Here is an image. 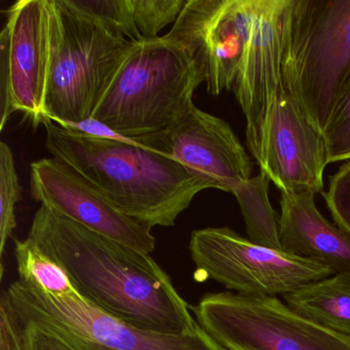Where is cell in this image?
<instances>
[{"mask_svg": "<svg viewBox=\"0 0 350 350\" xmlns=\"http://www.w3.org/2000/svg\"><path fill=\"white\" fill-rule=\"evenodd\" d=\"M151 148L175 157L208 188L232 193L252 178L253 165L230 126L196 105Z\"/></svg>", "mask_w": 350, "mask_h": 350, "instance_id": "obj_14", "label": "cell"}, {"mask_svg": "<svg viewBox=\"0 0 350 350\" xmlns=\"http://www.w3.org/2000/svg\"><path fill=\"white\" fill-rule=\"evenodd\" d=\"M327 163L350 161V77L323 131Z\"/></svg>", "mask_w": 350, "mask_h": 350, "instance_id": "obj_22", "label": "cell"}, {"mask_svg": "<svg viewBox=\"0 0 350 350\" xmlns=\"http://www.w3.org/2000/svg\"><path fill=\"white\" fill-rule=\"evenodd\" d=\"M269 181L261 173L243 182L232 194L241 206L250 241L264 247L282 250L276 213L268 198Z\"/></svg>", "mask_w": 350, "mask_h": 350, "instance_id": "obj_17", "label": "cell"}, {"mask_svg": "<svg viewBox=\"0 0 350 350\" xmlns=\"http://www.w3.org/2000/svg\"><path fill=\"white\" fill-rule=\"evenodd\" d=\"M14 256L20 282L33 284L53 296H81L67 272L29 237L14 239Z\"/></svg>", "mask_w": 350, "mask_h": 350, "instance_id": "obj_18", "label": "cell"}, {"mask_svg": "<svg viewBox=\"0 0 350 350\" xmlns=\"http://www.w3.org/2000/svg\"><path fill=\"white\" fill-rule=\"evenodd\" d=\"M288 52L301 102L323 133L350 77V0H293Z\"/></svg>", "mask_w": 350, "mask_h": 350, "instance_id": "obj_6", "label": "cell"}, {"mask_svg": "<svg viewBox=\"0 0 350 350\" xmlns=\"http://www.w3.org/2000/svg\"><path fill=\"white\" fill-rule=\"evenodd\" d=\"M293 0H254L251 31L233 93L247 120L245 138L260 165L268 116L282 79Z\"/></svg>", "mask_w": 350, "mask_h": 350, "instance_id": "obj_12", "label": "cell"}, {"mask_svg": "<svg viewBox=\"0 0 350 350\" xmlns=\"http://www.w3.org/2000/svg\"><path fill=\"white\" fill-rule=\"evenodd\" d=\"M46 145L118 212L152 228L176 224L208 184L175 157L126 138L88 136L49 118Z\"/></svg>", "mask_w": 350, "mask_h": 350, "instance_id": "obj_2", "label": "cell"}, {"mask_svg": "<svg viewBox=\"0 0 350 350\" xmlns=\"http://www.w3.org/2000/svg\"><path fill=\"white\" fill-rule=\"evenodd\" d=\"M204 75L189 53L165 36L132 42L92 118L150 147L193 107Z\"/></svg>", "mask_w": 350, "mask_h": 350, "instance_id": "obj_3", "label": "cell"}, {"mask_svg": "<svg viewBox=\"0 0 350 350\" xmlns=\"http://www.w3.org/2000/svg\"><path fill=\"white\" fill-rule=\"evenodd\" d=\"M21 200V186L11 147L0 143V253L17 227L16 206Z\"/></svg>", "mask_w": 350, "mask_h": 350, "instance_id": "obj_20", "label": "cell"}, {"mask_svg": "<svg viewBox=\"0 0 350 350\" xmlns=\"http://www.w3.org/2000/svg\"><path fill=\"white\" fill-rule=\"evenodd\" d=\"M77 13L101 23L109 31L131 42L143 40L134 19L130 0H65Z\"/></svg>", "mask_w": 350, "mask_h": 350, "instance_id": "obj_19", "label": "cell"}, {"mask_svg": "<svg viewBox=\"0 0 350 350\" xmlns=\"http://www.w3.org/2000/svg\"><path fill=\"white\" fill-rule=\"evenodd\" d=\"M280 210L282 251L323 264L333 274L350 273V234L319 213L314 194L282 193Z\"/></svg>", "mask_w": 350, "mask_h": 350, "instance_id": "obj_15", "label": "cell"}, {"mask_svg": "<svg viewBox=\"0 0 350 350\" xmlns=\"http://www.w3.org/2000/svg\"><path fill=\"white\" fill-rule=\"evenodd\" d=\"M0 304L24 327L52 336L71 350H227L200 327L185 334L140 329L81 296H53L20 280L3 291Z\"/></svg>", "mask_w": 350, "mask_h": 350, "instance_id": "obj_4", "label": "cell"}, {"mask_svg": "<svg viewBox=\"0 0 350 350\" xmlns=\"http://www.w3.org/2000/svg\"><path fill=\"white\" fill-rule=\"evenodd\" d=\"M0 350H33L27 329L7 309H0Z\"/></svg>", "mask_w": 350, "mask_h": 350, "instance_id": "obj_24", "label": "cell"}, {"mask_svg": "<svg viewBox=\"0 0 350 350\" xmlns=\"http://www.w3.org/2000/svg\"><path fill=\"white\" fill-rule=\"evenodd\" d=\"M30 191L42 206L122 245L146 254L157 247L151 228L118 212L60 159L31 163Z\"/></svg>", "mask_w": 350, "mask_h": 350, "instance_id": "obj_13", "label": "cell"}, {"mask_svg": "<svg viewBox=\"0 0 350 350\" xmlns=\"http://www.w3.org/2000/svg\"><path fill=\"white\" fill-rule=\"evenodd\" d=\"M28 237L68 274L81 298L140 329L185 334L200 327L190 305L150 254L104 237L44 206Z\"/></svg>", "mask_w": 350, "mask_h": 350, "instance_id": "obj_1", "label": "cell"}, {"mask_svg": "<svg viewBox=\"0 0 350 350\" xmlns=\"http://www.w3.org/2000/svg\"><path fill=\"white\" fill-rule=\"evenodd\" d=\"M188 0H130L133 19L143 40L159 38L170 24L176 23Z\"/></svg>", "mask_w": 350, "mask_h": 350, "instance_id": "obj_21", "label": "cell"}, {"mask_svg": "<svg viewBox=\"0 0 350 350\" xmlns=\"http://www.w3.org/2000/svg\"><path fill=\"white\" fill-rule=\"evenodd\" d=\"M56 25L46 118L79 124L93 116L132 42L55 0Z\"/></svg>", "mask_w": 350, "mask_h": 350, "instance_id": "obj_5", "label": "cell"}, {"mask_svg": "<svg viewBox=\"0 0 350 350\" xmlns=\"http://www.w3.org/2000/svg\"><path fill=\"white\" fill-rule=\"evenodd\" d=\"M284 298L292 310L305 319L350 336V273L310 282Z\"/></svg>", "mask_w": 350, "mask_h": 350, "instance_id": "obj_16", "label": "cell"}, {"mask_svg": "<svg viewBox=\"0 0 350 350\" xmlns=\"http://www.w3.org/2000/svg\"><path fill=\"white\" fill-rule=\"evenodd\" d=\"M190 310L227 350H350V336L305 319L276 297L211 293Z\"/></svg>", "mask_w": 350, "mask_h": 350, "instance_id": "obj_7", "label": "cell"}, {"mask_svg": "<svg viewBox=\"0 0 350 350\" xmlns=\"http://www.w3.org/2000/svg\"><path fill=\"white\" fill-rule=\"evenodd\" d=\"M5 13L7 21L0 33V130L18 111L36 128L46 118L55 0H20Z\"/></svg>", "mask_w": 350, "mask_h": 350, "instance_id": "obj_9", "label": "cell"}, {"mask_svg": "<svg viewBox=\"0 0 350 350\" xmlns=\"http://www.w3.org/2000/svg\"><path fill=\"white\" fill-rule=\"evenodd\" d=\"M327 165L323 133L311 122L298 94L288 33L282 83L268 116L260 169L282 193L315 196L323 192Z\"/></svg>", "mask_w": 350, "mask_h": 350, "instance_id": "obj_10", "label": "cell"}, {"mask_svg": "<svg viewBox=\"0 0 350 350\" xmlns=\"http://www.w3.org/2000/svg\"><path fill=\"white\" fill-rule=\"evenodd\" d=\"M323 196L336 225L350 234V161L329 177V189Z\"/></svg>", "mask_w": 350, "mask_h": 350, "instance_id": "obj_23", "label": "cell"}, {"mask_svg": "<svg viewBox=\"0 0 350 350\" xmlns=\"http://www.w3.org/2000/svg\"><path fill=\"white\" fill-rule=\"evenodd\" d=\"M254 0H188L165 38L189 53L208 94L232 91L251 31Z\"/></svg>", "mask_w": 350, "mask_h": 350, "instance_id": "obj_11", "label": "cell"}, {"mask_svg": "<svg viewBox=\"0 0 350 350\" xmlns=\"http://www.w3.org/2000/svg\"><path fill=\"white\" fill-rule=\"evenodd\" d=\"M189 252L204 280L245 296H284L333 274L323 264L257 245L228 227L194 230Z\"/></svg>", "mask_w": 350, "mask_h": 350, "instance_id": "obj_8", "label": "cell"}, {"mask_svg": "<svg viewBox=\"0 0 350 350\" xmlns=\"http://www.w3.org/2000/svg\"><path fill=\"white\" fill-rule=\"evenodd\" d=\"M24 327L29 333L33 350H71L68 346L65 345L64 343L52 336L46 335V334L40 333V332L30 329V327Z\"/></svg>", "mask_w": 350, "mask_h": 350, "instance_id": "obj_25", "label": "cell"}]
</instances>
